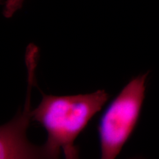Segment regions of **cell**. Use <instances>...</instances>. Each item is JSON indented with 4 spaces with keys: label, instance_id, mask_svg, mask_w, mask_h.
<instances>
[{
    "label": "cell",
    "instance_id": "6da1fadb",
    "mask_svg": "<svg viewBox=\"0 0 159 159\" xmlns=\"http://www.w3.org/2000/svg\"><path fill=\"white\" fill-rule=\"evenodd\" d=\"M104 90L90 94L54 96L43 94L37 108L32 111V120L42 125L47 139L41 150L43 159H59L61 150L71 145L89 121L108 99Z\"/></svg>",
    "mask_w": 159,
    "mask_h": 159
},
{
    "label": "cell",
    "instance_id": "3957f363",
    "mask_svg": "<svg viewBox=\"0 0 159 159\" xmlns=\"http://www.w3.org/2000/svg\"><path fill=\"white\" fill-rule=\"evenodd\" d=\"M27 77V96L25 108L14 119L1 127L0 159H43L40 148H34L27 138V129L32 119L31 92L36 84L34 74L30 73Z\"/></svg>",
    "mask_w": 159,
    "mask_h": 159
},
{
    "label": "cell",
    "instance_id": "7a4b0ae2",
    "mask_svg": "<svg viewBox=\"0 0 159 159\" xmlns=\"http://www.w3.org/2000/svg\"><path fill=\"white\" fill-rule=\"evenodd\" d=\"M148 73L132 79L110 103L98 127L100 159H116L140 116Z\"/></svg>",
    "mask_w": 159,
    "mask_h": 159
},
{
    "label": "cell",
    "instance_id": "277c9868",
    "mask_svg": "<svg viewBox=\"0 0 159 159\" xmlns=\"http://www.w3.org/2000/svg\"><path fill=\"white\" fill-rule=\"evenodd\" d=\"M63 154H64L65 159H80L79 152L77 147L75 145H71L66 148H63ZM131 159H143L141 158H134Z\"/></svg>",
    "mask_w": 159,
    "mask_h": 159
},
{
    "label": "cell",
    "instance_id": "5b68a950",
    "mask_svg": "<svg viewBox=\"0 0 159 159\" xmlns=\"http://www.w3.org/2000/svg\"><path fill=\"white\" fill-rule=\"evenodd\" d=\"M20 1H25V0H20Z\"/></svg>",
    "mask_w": 159,
    "mask_h": 159
}]
</instances>
